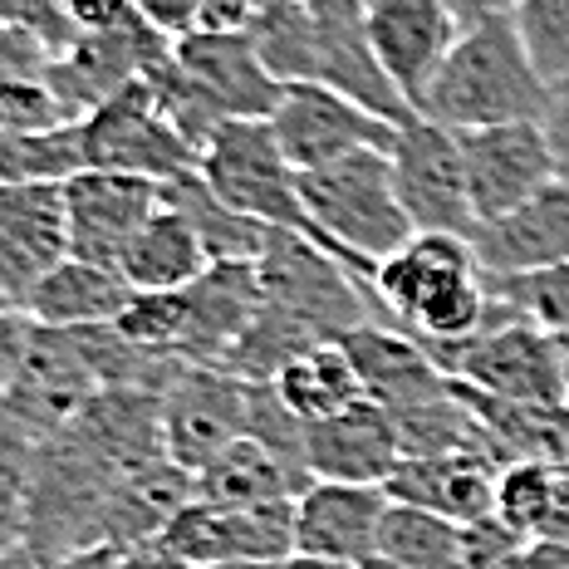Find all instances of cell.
I'll return each mask as SVG.
<instances>
[{
	"label": "cell",
	"instance_id": "1",
	"mask_svg": "<svg viewBox=\"0 0 569 569\" xmlns=\"http://www.w3.org/2000/svg\"><path fill=\"white\" fill-rule=\"evenodd\" d=\"M373 325L402 329L422 349L461 343L491 325V290L471 241L461 236H412L398 256L359 276Z\"/></svg>",
	"mask_w": 569,
	"mask_h": 569
},
{
	"label": "cell",
	"instance_id": "2",
	"mask_svg": "<svg viewBox=\"0 0 569 569\" xmlns=\"http://www.w3.org/2000/svg\"><path fill=\"white\" fill-rule=\"evenodd\" d=\"M550 84L530 64L511 10H491L486 20L461 30L457 50L447 54L437 84L427 89L422 118L452 128V133H481L506 123H540L550 109Z\"/></svg>",
	"mask_w": 569,
	"mask_h": 569
},
{
	"label": "cell",
	"instance_id": "3",
	"mask_svg": "<svg viewBox=\"0 0 569 569\" xmlns=\"http://www.w3.org/2000/svg\"><path fill=\"white\" fill-rule=\"evenodd\" d=\"M300 197L315 227L310 241L335 251L353 276L398 256L418 236L402 211L388 152H353L319 172H300Z\"/></svg>",
	"mask_w": 569,
	"mask_h": 569
},
{
	"label": "cell",
	"instance_id": "4",
	"mask_svg": "<svg viewBox=\"0 0 569 569\" xmlns=\"http://www.w3.org/2000/svg\"><path fill=\"white\" fill-rule=\"evenodd\" d=\"M256 270H260V305L295 319L319 343H339L353 329L373 325L359 276L310 236L270 231Z\"/></svg>",
	"mask_w": 569,
	"mask_h": 569
},
{
	"label": "cell",
	"instance_id": "5",
	"mask_svg": "<svg viewBox=\"0 0 569 569\" xmlns=\"http://www.w3.org/2000/svg\"><path fill=\"white\" fill-rule=\"evenodd\" d=\"M452 383H467L486 398L520 402V408H565V359L560 339L536 329L530 319L481 335L461 343H437L427 349Z\"/></svg>",
	"mask_w": 569,
	"mask_h": 569
},
{
	"label": "cell",
	"instance_id": "6",
	"mask_svg": "<svg viewBox=\"0 0 569 569\" xmlns=\"http://www.w3.org/2000/svg\"><path fill=\"white\" fill-rule=\"evenodd\" d=\"M201 177L231 211L260 227L315 236L300 197V172L280 152L270 123H221L217 138L201 148Z\"/></svg>",
	"mask_w": 569,
	"mask_h": 569
},
{
	"label": "cell",
	"instance_id": "7",
	"mask_svg": "<svg viewBox=\"0 0 569 569\" xmlns=\"http://www.w3.org/2000/svg\"><path fill=\"white\" fill-rule=\"evenodd\" d=\"M393 158V182L402 197L412 231L418 236H477V211H471L467 187V158H461V138L452 128L432 123V118H408L398 123V138L388 148Z\"/></svg>",
	"mask_w": 569,
	"mask_h": 569
},
{
	"label": "cell",
	"instance_id": "8",
	"mask_svg": "<svg viewBox=\"0 0 569 569\" xmlns=\"http://www.w3.org/2000/svg\"><path fill=\"white\" fill-rule=\"evenodd\" d=\"M84 158L99 172L148 177L158 187L172 177L201 172V152L172 128V118L152 99L148 79L84 118Z\"/></svg>",
	"mask_w": 569,
	"mask_h": 569
},
{
	"label": "cell",
	"instance_id": "9",
	"mask_svg": "<svg viewBox=\"0 0 569 569\" xmlns=\"http://www.w3.org/2000/svg\"><path fill=\"white\" fill-rule=\"evenodd\" d=\"M187 569L211 565H284L295 555V501L270 506H217L192 501L158 536Z\"/></svg>",
	"mask_w": 569,
	"mask_h": 569
},
{
	"label": "cell",
	"instance_id": "10",
	"mask_svg": "<svg viewBox=\"0 0 569 569\" xmlns=\"http://www.w3.org/2000/svg\"><path fill=\"white\" fill-rule=\"evenodd\" d=\"M99 393H103L99 378L79 359L74 339H69L64 329L34 325L26 363H20L16 383L0 398V422L16 427L20 437H30V442L40 447V442H54L59 432H69Z\"/></svg>",
	"mask_w": 569,
	"mask_h": 569
},
{
	"label": "cell",
	"instance_id": "11",
	"mask_svg": "<svg viewBox=\"0 0 569 569\" xmlns=\"http://www.w3.org/2000/svg\"><path fill=\"white\" fill-rule=\"evenodd\" d=\"M305 84L335 89L393 128L418 118L378 64L363 0H310V74H305Z\"/></svg>",
	"mask_w": 569,
	"mask_h": 569
},
{
	"label": "cell",
	"instance_id": "12",
	"mask_svg": "<svg viewBox=\"0 0 569 569\" xmlns=\"http://www.w3.org/2000/svg\"><path fill=\"white\" fill-rule=\"evenodd\" d=\"M246 412H251V383L227 369H182L158 402V432L162 457L182 471L211 467L231 442L246 437Z\"/></svg>",
	"mask_w": 569,
	"mask_h": 569
},
{
	"label": "cell",
	"instance_id": "13",
	"mask_svg": "<svg viewBox=\"0 0 569 569\" xmlns=\"http://www.w3.org/2000/svg\"><path fill=\"white\" fill-rule=\"evenodd\" d=\"M172 54V40L158 34L148 20H128L118 30H93L79 34L64 54H54L44 84L59 93V103L69 109L74 123H84L93 109H103L109 99H118L123 89L142 84L162 59Z\"/></svg>",
	"mask_w": 569,
	"mask_h": 569
},
{
	"label": "cell",
	"instance_id": "14",
	"mask_svg": "<svg viewBox=\"0 0 569 569\" xmlns=\"http://www.w3.org/2000/svg\"><path fill=\"white\" fill-rule=\"evenodd\" d=\"M270 133L295 172H319L329 162H343L353 152H388L398 138L393 123L359 109L335 89L319 84H290L280 109L270 113Z\"/></svg>",
	"mask_w": 569,
	"mask_h": 569
},
{
	"label": "cell",
	"instance_id": "15",
	"mask_svg": "<svg viewBox=\"0 0 569 569\" xmlns=\"http://www.w3.org/2000/svg\"><path fill=\"white\" fill-rule=\"evenodd\" d=\"M172 59L221 123H270L284 84L266 69L251 30H192L172 44Z\"/></svg>",
	"mask_w": 569,
	"mask_h": 569
},
{
	"label": "cell",
	"instance_id": "16",
	"mask_svg": "<svg viewBox=\"0 0 569 569\" xmlns=\"http://www.w3.org/2000/svg\"><path fill=\"white\" fill-rule=\"evenodd\" d=\"M461 30L467 26L452 16L447 0H373L369 6V44L412 113H422L427 89L437 84Z\"/></svg>",
	"mask_w": 569,
	"mask_h": 569
},
{
	"label": "cell",
	"instance_id": "17",
	"mask_svg": "<svg viewBox=\"0 0 569 569\" xmlns=\"http://www.w3.org/2000/svg\"><path fill=\"white\" fill-rule=\"evenodd\" d=\"M457 138H461V158H467L477 227L511 217L516 207H526L540 187H550L560 177V162H555L550 138H545L540 123H506Z\"/></svg>",
	"mask_w": 569,
	"mask_h": 569
},
{
	"label": "cell",
	"instance_id": "18",
	"mask_svg": "<svg viewBox=\"0 0 569 569\" xmlns=\"http://www.w3.org/2000/svg\"><path fill=\"white\" fill-rule=\"evenodd\" d=\"M69 256H74V241H69L64 182L0 187V290L10 295L16 310Z\"/></svg>",
	"mask_w": 569,
	"mask_h": 569
},
{
	"label": "cell",
	"instance_id": "19",
	"mask_svg": "<svg viewBox=\"0 0 569 569\" xmlns=\"http://www.w3.org/2000/svg\"><path fill=\"white\" fill-rule=\"evenodd\" d=\"M64 207H69L74 260H93V266L118 270V260L133 246V236L162 211V192L148 177L89 168L64 182Z\"/></svg>",
	"mask_w": 569,
	"mask_h": 569
},
{
	"label": "cell",
	"instance_id": "20",
	"mask_svg": "<svg viewBox=\"0 0 569 569\" xmlns=\"http://www.w3.org/2000/svg\"><path fill=\"white\" fill-rule=\"evenodd\" d=\"M187 335L177 359L187 369H227L236 343L260 315V270L256 260H217L197 284L182 290Z\"/></svg>",
	"mask_w": 569,
	"mask_h": 569
},
{
	"label": "cell",
	"instance_id": "21",
	"mask_svg": "<svg viewBox=\"0 0 569 569\" xmlns=\"http://www.w3.org/2000/svg\"><path fill=\"white\" fill-rule=\"evenodd\" d=\"M383 486H353V481H315L295 501V555H325V560L363 565L378 555L388 520Z\"/></svg>",
	"mask_w": 569,
	"mask_h": 569
},
{
	"label": "cell",
	"instance_id": "22",
	"mask_svg": "<svg viewBox=\"0 0 569 569\" xmlns=\"http://www.w3.org/2000/svg\"><path fill=\"white\" fill-rule=\"evenodd\" d=\"M471 251L486 276H536L550 266H569V177L560 172L511 217L477 227Z\"/></svg>",
	"mask_w": 569,
	"mask_h": 569
},
{
	"label": "cell",
	"instance_id": "23",
	"mask_svg": "<svg viewBox=\"0 0 569 569\" xmlns=\"http://www.w3.org/2000/svg\"><path fill=\"white\" fill-rule=\"evenodd\" d=\"M402 461V437L388 408L363 398L359 408L339 412L335 422L305 427V467L315 481L383 486Z\"/></svg>",
	"mask_w": 569,
	"mask_h": 569
},
{
	"label": "cell",
	"instance_id": "24",
	"mask_svg": "<svg viewBox=\"0 0 569 569\" xmlns=\"http://www.w3.org/2000/svg\"><path fill=\"white\" fill-rule=\"evenodd\" d=\"M496 481H501V461L491 457H402L398 471L383 481L388 501L437 511L457 526H481L496 516Z\"/></svg>",
	"mask_w": 569,
	"mask_h": 569
},
{
	"label": "cell",
	"instance_id": "25",
	"mask_svg": "<svg viewBox=\"0 0 569 569\" xmlns=\"http://www.w3.org/2000/svg\"><path fill=\"white\" fill-rule=\"evenodd\" d=\"M339 343L353 359V369H359L369 402H378V408H388V412L418 408V402L452 393V378L437 369L432 353H427L418 339L402 335V329L363 325V329H353V335H343Z\"/></svg>",
	"mask_w": 569,
	"mask_h": 569
},
{
	"label": "cell",
	"instance_id": "26",
	"mask_svg": "<svg viewBox=\"0 0 569 569\" xmlns=\"http://www.w3.org/2000/svg\"><path fill=\"white\" fill-rule=\"evenodd\" d=\"M128 305H133V284L123 280V270L69 256L64 266H54L34 284L20 310L44 329H89V325H113Z\"/></svg>",
	"mask_w": 569,
	"mask_h": 569
},
{
	"label": "cell",
	"instance_id": "27",
	"mask_svg": "<svg viewBox=\"0 0 569 569\" xmlns=\"http://www.w3.org/2000/svg\"><path fill=\"white\" fill-rule=\"evenodd\" d=\"M315 486L305 467H295L290 457L270 452L256 437H241L221 452L211 467L197 471V501L217 506H270V501H300Z\"/></svg>",
	"mask_w": 569,
	"mask_h": 569
},
{
	"label": "cell",
	"instance_id": "28",
	"mask_svg": "<svg viewBox=\"0 0 569 569\" xmlns=\"http://www.w3.org/2000/svg\"><path fill=\"white\" fill-rule=\"evenodd\" d=\"M211 266H217V260H211V251L201 246V236L168 207L133 236V246H128L123 260H118V270H123V280L133 284V295L187 290V284H197Z\"/></svg>",
	"mask_w": 569,
	"mask_h": 569
},
{
	"label": "cell",
	"instance_id": "29",
	"mask_svg": "<svg viewBox=\"0 0 569 569\" xmlns=\"http://www.w3.org/2000/svg\"><path fill=\"white\" fill-rule=\"evenodd\" d=\"M280 393V402L295 412L305 427L315 422H335L339 412L359 408L363 398V378L353 369V359L343 353V343H319V349L300 353L295 363H284L270 383Z\"/></svg>",
	"mask_w": 569,
	"mask_h": 569
},
{
	"label": "cell",
	"instance_id": "30",
	"mask_svg": "<svg viewBox=\"0 0 569 569\" xmlns=\"http://www.w3.org/2000/svg\"><path fill=\"white\" fill-rule=\"evenodd\" d=\"M158 192H162V207L177 211V217L201 236V246L211 251V260H260V251H266L270 227L231 211L227 201L207 187L201 172L172 177V182H162Z\"/></svg>",
	"mask_w": 569,
	"mask_h": 569
},
{
	"label": "cell",
	"instance_id": "31",
	"mask_svg": "<svg viewBox=\"0 0 569 569\" xmlns=\"http://www.w3.org/2000/svg\"><path fill=\"white\" fill-rule=\"evenodd\" d=\"M79 172H89L84 123L54 128V133H10V128H0V187L69 182Z\"/></svg>",
	"mask_w": 569,
	"mask_h": 569
},
{
	"label": "cell",
	"instance_id": "32",
	"mask_svg": "<svg viewBox=\"0 0 569 569\" xmlns=\"http://www.w3.org/2000/svg\"><path fill=\"white\" fill-rule=\"evenodd\" d=\"M461 540H467V526H457V520L437 511H418V506L393 501L383 520L378 555L402 569H461Z\"/></svg>",
	"mask_w": 569,
	"mask_h": 569
},
{
	"label": "cell",
	"instance_id": "33",
	"mask_svg": "<svg viewBox=\"0 0 569 569\" xmlns=\"http://www.w3.org/2000/svg\"><path fill=\"white\" fill-rule=\"evenodd\" d=\"M555 481H560V471L545 461H506L501 481H496V520L511 526L516 536L540 540L555 506Z\"/></svg>",
	"mask_w": 569,
	"mask_h": 569
},
{
	"label": "cell",
	"instance_id": "34",
	"mask_svg": "<svg viewBox=\"0 0 569 569\" xmlns=\"http://www.w3.org/2000/svg\"><path fill=\"white\" fill-rule=\"evenodd\" d=\"M486 290L545 335L569 339V266H550L536 276H486Z\"/></svg>",
	"mask_w": 569,
	"mask_h": 569
},
{
	"label": "cell",
	"instance_id": "35",
	"mask_svg": "<svg viewBox=\"0 0 569 569\" xmlns=\"http://www.w3.org/2000/svg\"><path fill=\"white\" fill-rule=\"evenodd\" d=\"M511 20L545 84H569V0H520Z\"/></svg>",
	"mask_w": 569,
	"mask_h": 569
},
{
	"label": "cell",
	"instance_id": "36",
	"mask_svg": "<svg viewBox=\"0 0 569 569\" xmlns=\"http://www.w3.org/2000/svg\"><path fill=\"white\" fill-rule=\"evenodd\" d=\"M113 325L123 329L138 349L158 353V359H177V353H182V335H187L182 290H172V295H133V305H128Z\"/></svg>",
	"mask_w": 569,
	"mask_h": 569
},
{
	"label": "cell",
	"instance_id": "37",
	"mask_svg": "<svg viewBox=\"0 0 569 569\" xmlns=\"http://www.w3.org/2000/svg\"><path fill=\"white\" fill-rule=\"evenodd\" d=\"M74 118L59 103V93L44 79H26V84H0V128L10 133H54L69 128Z\"/></svg>",
	"mask_w": 569,
	"mask_h": 569
},
{
	"label": "cell",
	"instance_id": "38",
	"mask_svg": "<svg viewBox=\"0 0 569 569\" xmlns=\"http://www.w3.org/2000/svg\"><path fill=\"white\" fill-rule=\"evenodd\" d=\"M54 44L34 26H0V84H26L44 79L54 64Z\"/></svg>",
	"mask_w": 569,
	"mask_h": 569
},
{
	"label": "cell",
	"instance_id": "39",
	"mask_svg": "<svg viewBox=\"0 0 569 569\" xmlns=\"http://www.w3.org/2000/svg\"><path fill=\"white\" fill-rule=\"evenodd\" d=\"M0 26H34L59 54L79 40V30L59 10V0H0Z\"/></svg>",
	"mask_w": 569,
	"mask_h": 569
},
{
	"label": "cell",
	"instance_id": "40",
	"mask_svg": "<svg viewBox=\"0 0 569 569\" xmlns=\"http://www.w3.org/2000/svg\"><path fill=\"white\" fill-rule=\"evenodd\" d=\"M30 339H34V319L26 310H0V398L16 383L20 363L30 353Z\"/></svg>",
	"mask_w": 569,
	"mask_h": 569
},
{
	"label": "cell",
	"instance_id": "41",
	"mask_svg": "<svg viewBox=\"0 0 569 569\" xmlns=\"http://www.w3.org/2000/svg\"><path fill=\"white\" fill-rule=\"evenodd\" d=\"M138 20H148L158 34H168L177 44L182 34L201 30V0H133Z\"/></svg>",
	"mask_w": 569,
	"mask_h": 569
},
{
	"label": "cell",
	"instance_id": "42",
	"mask_svg": "<svg viewBox=\"0 0 569 569\" xmlns=\"http://www.w3.org/2000/svg\"><path fill=\"white\" fill-rule=\"evenodd\" d=\"M59 10L69 16V26L79 34H93V30H118L138 16L133 0H59Z\"/></svg>",
	"mask_w": 569,
	"mask_h": 569
},
{
	"label": "cell",
	"instance_id": "43",
	"mask_svg": "<svg viewBox=\"0 0 569 569\" xmlns=\"http://www.w3.org/2000/svg\"><path fill=\"white\" fill-rule=\"evenodd\" d=\"M270 0H201V30H251Z\"/></svg>",
	"mask_w": 569,
	"mask_h": 569
},
{
	"label": "cell",
	"instance_id": "44",
	"mask_svg": "<svg viewBox=\"0 0 569 569\" xmlns=\"http://www.w3.org/2000/svg\"><path fill=\"white\" fill-rule=\"evenodd\" d=\"M540 128H545V138H550V152H555V162H560V172L569 177V84L550 93V109H545Z\"/></svg>",
	"mask_w": 569,
	"mask_h": 569
},
{
	"label": "cell",
	"instance_id": "45",
	"mask_svg": "<svg viewBox=\"0 0 569 569\" xmlns=\"http://www.w3.org/2000/svg\"><path fill=\"white\" fill-rule=\"evenodd\" d=\"M113 569H187V565L162 550L158 540H148V545H128V550H118Z\"/></svg>",
	"mask_w": 569,
	"mask_h": 569
},
{
	"label": "cell",
	"instance_id": "46",
	"mask_svg": "<svg viewBox=\"0 0 569 569\" xmlns=\"http://www.w3.org/2000/svg\"><path fill=\"white\" fill-rule=\"evenodd\" d=\"M540 540L569 545V471H560V481H555V506H550V520H545Z\"/></svg>",
	"mask_w": 569,
	"mask_h": 569
},
{
	"label": "cell",
	"instance_id": "47",
	"mask_svg": "<svg viewBox=\"0 0 569 569\" xmlns=\"http://www.w3.org/2000/svg\"><path fill=\"white\" fill-rule=\"evenodd\" d=\"M118 565V545H89V550H74L64 560H50L40 569H113Z\"/></svg>",
	"mask_w": 569,
	"mask_h": 569
},
{
	"label": "cell",
	"instance_id": "48",
	"mask_svg": "<svg viewBox=\"0 0 569 569\" xmlns=\"http://www.w3.org/2000/svg\"><path fill=\"white\" fill-rule=\"evenodd\" d=\"M520 569H569V545L530 540L526 555H520Z\"/></svg>",
	"mask_w": 569,
	"mask_h": 569
},
{
	"label": "cell",
	"instance_id": "49",
	"mask_svg": "<svg viewBox=\"0 0 569 569\" xmlns=\"http://www.w3.org/2000/svg\"><path fill=\"white\" fill-rule=\"evenodd\" d=\"M447 6H452V16L461 26H477V20H486L496 10V0H447Z\"/></svg>",
	"mask_w": 569,
	"mask_h": 569
},
{
	"label": "cell",
	"instance_id": "50",
	"mask_svg": "<svg viewBox=\"0 0 569 569\" xmlns=\"http://www.w3.org/2000/svg\"><path fill=\"white\" fill-rule=\"evenodd\" d=\"M284 569H363V565H349V560H325V555H290Z\"/></svg>",
	"mask_w": 569,
	"mask_h": 569
},
{
	"label": "cell",
	"instance_id": "51",
	"mask_svg": "<svg viewBox=\"0 0 569 569\" xmlns=\"http://www.w3.org/2000/svg\"><path fill=\"white\" fill-rule=\"evenodd\" d=\"M560 359H565V408H569V339H560Z\"/></svg>",
	"mask_w": 569,
	"mask_h": 569
},
{
	"label": "cell",
	"instance_id": "52",
	"mask_svg": "<svg viewBox=\"0 0 569 569\" xmlns=\"http://www.w3.org/2000/svg\"><path fill=\"white\" fill-rule=\"evenodd\" d=\"M363 569H402V565H393V560H383V555H373V560H363Z\"/></svg>",
	"mask_w": 569,
	"mask_h": 569
},
{
	"label": "cell",
	"instance_id": "53",
	"mask_svg": "<svg viewBox=\"0 0 569 569\" xmlns=\"http://www.w3.org/2000/svg\"><path fill=\"white\" fill-rule=\"evenodd\" d=\"M211 569H284V565H211Z\"/></svg>",
	"mask_w": 569,
	"mask_h": 569
},
{
	"label": "cell",
	"instance_id": "54",
	"mask_svg": "<svg viewBox=\"0 0 569 569\" xmlns=\"http://www.w3.org/2000/svg\"><path fill=\"white\" fill-rule=\"evenodd\" d=\"M520 6V0H496V10H516Z\"/></svg>",
	"mask_w": 569,
	"mask_h": 569
},
{
	"label": "cell",
	"instance_id": "55",
	"mask_svg": "<svg viewBox=\"0 0 569 569\" xmlns=\"http://www.w3.org/2000/svg\"><path fill=\"white\" fill-rule=\"evenodd\" d=\"M0 310H16V305H10V295H6V290H0Z\"/></svg>",
	"mask_w": 569,
	"mask_h": 569
},
{
	"label": "cell",
	"instance_id": "56",
	"mask_svg": "<svg viewBox=\"0 0 569 569\" xmlns=\"http://www.w3.org/2000/svg\"><path fill=\"white\" fill-rule=\"evenodd\" d=\"M363 6H373V0H363Z\"/></svg>",
	"mask_w": 569,
	"mask_h": 569
}]
</instances>
